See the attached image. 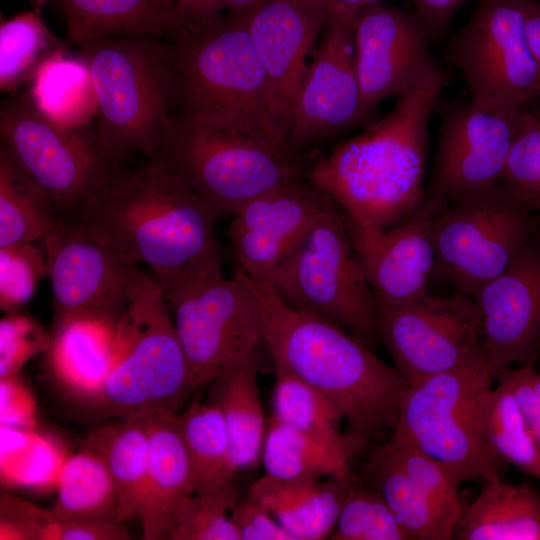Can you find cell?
Wrapping results in <instances>:
<instances>
[{
	"label": "cell",
	"instance_id": "1",
	"mask_svg": "<svg viewBox=\"0 0 540 540\" xmlns=\"http://www.w3.org/2000/svg\"><path fill=\"white\" fill-rule=\"evenodd\" d=\"M68 218L130 262L149 265L153 276L222 270L217 218L157 161L134 170L115 165Z\"/></svg>",
	"mask_w": 540,
	"mask_h": 540
},
{
	"label": "cell",
	"instance_id": "2",
	"mask_svg": "<svg viewBox=\"0 0 540 540\" xmlns=\"http://www.w3.org/2000/svg\"><path fill=\"white\" fill-rule=\"evenodd\" d=\"M446 84L438 68L362 133L340 142L306 171L346 218L387 228L411 215L425 196L428 122Z\"/></svg>",
	"mask_w": 540,
	"mask_h": 540
},
{
	"label": "cell",
	"instance_id": "3",
	"mask_svg": "<svg viewBox=\"0 0 540 540\" xmlns=\"http://www.w3.org/2000/svg\"><path fill=\"white\" fill-rule=\"evenodd\" d=\"M255 287L265 312L262 342L274 368L322 395L345 419L346 433L366 446L393 429L408 386L400 372L343 327L291 308L273 287Z\"/></svg>",
	"mask_w": 540,
	"mask_h": 540
},
{
	"label": "cell",
	"instance_id": "4",
	"mask_svg": "<svg viewBox=\"0 0 540 540\" xmlns=\"http://www.w3.org/2000/svg\"><path fill=\"white\" fill-rule=\"evenodd\" d=\"M250 12L187 23L169 40L176 115L199 125L260 137L293 151L287 121L253 46Z\"/></svg>",
	"mask_w": 540,
	"mask_h": 540
},
{
	"label": "cell",
	"instance_id": "5",
	"mask_svg": "<svg viewBox=\"0 0 540 540\" xmlns=\"http://www.w3.org/2000/svg\"><path fill=\"white\" fill-rule=\"evenodd\" d=\"M96 99L95 136L112 162L150 158L175 117L177 88L169 40L106 37L78 45Z\"/></svg>",
	"mask_w": 540,
	"mask_h": 540
},
{
	"label": "cell",
	"instance_id": "6",
	"mask_svg": "<svg viewBox=\"0 0 540 540\" xmlns=\"http://www.w3.org/2000/svg\"><path fill=\"white\" fill-rule=\"evenodd\" d=\"M182 345L194 391L246 360L262 342L265 312L259 292L240 269L152 276Z\"/></svg>",
	"mask_w": 540,
	"mask_h": 540
},
{
	"label": "cell",
	"instance_id": "7",
	"mask_svg": "<svg viewBox=\"0 0 540 540\" xmlns=\"http://www.w3.org/2000/svg\"><path fill=\"white\" fill-rule=\"evenodd\" d=\"M149 159L179 174L217 219L234 216L258 196L306 175L293 151L178 115Z\"/></svg>",
	"mask_w": 540,
	"mask_h": 540
},
{
	"label": "cell",
	"instance_id": "8",
	"mask_svg": "<svg viewBox=\"0 0 540 540\" xmlns=\"http://www.w3.org/2000/svg\"><path fill=\"white\" fill-rule=\"evenodd\" d=\"M161 289L142 272L120 327L119 357L88 401L100 418L175 411L194 391L186 357Z\"/></svg>",
	"mask_w": 540,
	"mask_h": 540
},
{
	"label": "cell",
	"instance_id": "9",
	"mask_svg": "<svg viewBox=\"0 0 540 540\" xmlns=\"http://www.w3.org/2000/svg\"><path fill=\"white\" fill-rule=\"evenodd\" d=\"M494 376L486 359L408 383L392 437L443 463L459 483L500 478L503 463L481 430V409Z\"/></svg>",
	"mask_w": 540,
	"mask_h": 540
},
{
	"label": "cell",
	"instance_id": "10",
	"mask_svg": "<svg viewBox=\"0 0 540 540\" xmlns=\"http://www.w3.org/2000/svg\"><path fill=\"white\" fill-rule=\"evenodd\" d=\"M273 288L291 308L333 322L369 347L379 340V305L336 206L277 267Z\"/></svg>",
	"mask_w": 540,
	"mask_h": 540
},
{
	"label": "cell",
	"instance_id": "11",
	"mask_svg": "<svg viewBox=\"0 0 540 540\" xmlns=\"http://www.w3.org/2000/svg\"><path fill=\"white\" fill-rule=\"evenodd\" d=\"M537 226L533 211L499 181L442 202L432 219L434 276L474 297L499 275Z\"/></svg>",
	"mask_w": 540,
	"mask_h": 540
},
{
	"label": "cell",
	"instance_id": "12",
	"mask_svg": "<svg viewBox=\"0 0 540 540\" xmlns=\"http://www.w3.org/2000/svg\"><path fill=\"white\" fill-rule=\"evenodd\" d=\"M446 54L479 109L540 113V69L528 44L521 0H479Z\"/></svg>",
	"mask_w": 540,
	"mask_h": 540
},
{
	"label": "cell",
	"instance_id": "13",
	"mask_svg": "<svg viewBox=\"0 0 540 540\" xmlns=\"http://www.w3.org/2000/svg\"><path fill=\"white\" fill-rule=\"evenodd\" d=\"M2 147L49 196L61 219L117 165L109 160L94 132L65 128L21 95L0 109Z\"/></svg>",
	"mask_w": 540,
	"mask_h": 540
},
{
	"label": "cell",
	"instance_id": "14",
	"mask_svg": "<svg viewBox=\"0 0 540 540\" xmlns=\"http://www.w3.org/2000/svg\"><path fill=\"white\" fill-rule=\"evenodd\" d=\"M43 241L54 331L78 321L118 330L142 274L136 264L71 218L61 219Z\"/></svg>",
	"mask_w": 540,
	"mask_h": 540
},
{
	"label": "cell",
	"instance_id": "15",
	"mask_svg": "<svg viewBox=\"0 0 540 540\" xmlns=\"http://www.w3.org/2000/svg\"><path fill=\"white\" fill-rule=\"evenodd\" d=\"M378 305L379 339L408 383L486 359L472 297L454 291L404 305Z\"/></svg>",
	"mask_w": 540,
	"mask_h": 540
},
{
	"label": "cell",
	"instance_id": "16",
	"mask_svg": "<svg viewBox=\"0 0 540 540\" xmlns=\"http://www.w3.org/2000/svg\"><path fill=\"white\" fill-rule=\"evenodd\" d=\"M327 9L319 45L290 111L288 140L296 153L364 120L355 63L356 12Z\"/></svg>",
	"mask_w": 540,
	"mask_h": 540
},
{
	"label": "cell",
	"instance_id": "17",
	"mask_svg": "<svg viewBox=\"0 0 540 540\" xmlns=\"http://www.w3.org/2000/svg\"><path fill=\"white\" fill-rule=\"evenodd\" d=\"M356 71L364 119L392 96H402L439 67L415 12L375 2L353 18Z\"/></svg>",
	"mask_w": 540,
	"mask_h": 540
},
{
	"label": "cell",
	"instance_id": "18",
	"mask_svg": "<svg viewBox=\"0 0 540 540\" xmlns=\"http://www.w3.org/2000/svg\"><path fill=\"white\" fill-rule=\"evenodd\" d=\"M338 206L306 175L247 203L227 235L240 269L258 287H273L277 267L327 212Z\"/></svg>",
	"mask_w": 540,
	"mask_h": 540
},
{
	"label": "cell",
	"instance_id": "19",
	"mask_svg": "<svg viewBox=\"0 0 540 540\" xmlns=\"http://www.w3.org/2000/svg\"><path fill=\"white\" fill-rule=\"evenodd\" d=\"M440 108L436 160L425 196L444 202L497 184L525 112L483 111L471 100Z\"/></svg>",
	"mask_w": 540,
	"mask_h": 540
},
{
	"label": "cell",
	"instance_id": "20",
	"mask_svg": "<svg viewBox=\"0 0 540 540\" xmlns=\"http://www.w3.org/2000/svg\"><path fill=\"white\" fill-rule=\"evenodd\" d=\"M484 353L496 372L534 364L540 352V224L507 267L473 297Z\"/></svg>",
	"mask_w": 540,
	"mask_h": 540
},
{
	"label": "cell",
	"instance_id": "21",
	"mask_svg": "<svg viewBox=\"0 0 540 540\" xmlns=\"http://www.w3.org/2000/svg\"><path fill=\"white\" fill-rule=\"evenodd\" d=\"M441 203L424 196L411 215L387 228L361 225L343 214L353 249L378 303L404 305L429 294L436 261L432 219Z\"/></svg>",
	"mask_w": 540,
	"mask_h": 540
},
{
	"label": "cell",
	"instance_id": "22",
	"mask_svg": "<svg viewBox=\"0 0 540 540\" xmlns=\"http://www.w3.org/2000/svg\"><path fill=\"white\" fill-rule=\"evenodd\" d=\"M327 14V7L316 0H263L250 12L253 46L288 128L291 108L307 72L306 58Z\"/></svg>",
	"mask_w": 540,
	"mask_h": 540
},
{
	"label": "cell",
	"instance_id": "23",
	"mask_svg": "<svg viewBox=\"0 0 540 540\" xmlns=\"http://www.w3.org/2000/svg\"><path fill=\"white\" fill-rule=\"evenodd\" d=\"M134 416L142 421L149 444L146 484L137 513L142 538L165 539L176 507L195 493L192 465L174 410L156 408Z\"/></svg>",
	"mask_w": 540,
	"mask_h": 540
},
{
	"label": "cell",
	"instance_id": "24",
	"mask_svg": "<svg viewBox=\"0 0 540 540\" xmlns=\"http://www.w3.org/2000/svg\"><path fill=\"white\" fill-rule=\"evenodd\" d=\"M358 479L352 473L301 481L264 475L250 486L248 498L266 508L296 540H320L331 537Z\"/></svg>",
	"mask_w": 540,
	"mask_h": 540
},
{
	"label": "cell",
	"instance_id": "25",
	"mask_svg": "<svg viewBox=\"0 0 540 540\" xmlns=\"http://www.w3.org/2000/svg\"><path fill=\"white\" fill-rule=\"evenodd\" d=\"M77 46L106 37L171 40L185 27L175 0H57Z\"/></svg>",
	"mask_w": 540,
	"mask_h": 540
},
{
	"label": "cell",
	"instance_id": "26",
	"mask_svg": "<svg viewBox=\"0 0 540 540\" xmlns=\"http://www.w3.org/2000/svg\"><path fill=\"white\" fill-rule=\"evenodd\" d=\"M454 540H540V494L527 482L486 480L477 497L463 506Z\"/></svg>",
	"mask_w": 540,
	"mask_h": 540
},
{
	"label": "cell",
	"instance_id": "27",
	"mask_svg": "<svg viewBox=\"0 0 540 540\" xmlns=\"http://www.w3.org/2000/svg\"><path fill=\"white\" fill-rule=\"evenodd\" d=\"M258 368L254 353L210 383L207 401L222 413L237 471L257 466L262 457L267 427L258 389Z\"/></svg>",
	"mask_w": 540,
	"mask_h": 540
},
{
	"label": "cell",
	"instance_id": "28",
	"mask_svg": "<svg viewBox=\"0 0 540 540\" xmlns=\"http://www.w3.org/2000/svg\"><path fill=\"white\" fill-rule=\"evenodd\" d=\"M363 482L376 489L411 540H451L459 517L415 483L378 449L365 461Z\"/></svg>",
	"mask_w": 540,
	"mask_h": 540
},
{
	"label": "cell",
	"instance_id": "29",
	"mask_svg": "<svg viewBox=\"0 0 540 540\" xmlns=\"http://www.w3.org/2000/svg\"><path fill=\"white\" fill-rule=\"evenodd\" d=\"M51 364L58 379L88 400L102 386L121 351L120 328L78 321L55 331Z\"/></svg>",
	"mask_w": 540,
	"mask_h": 540
},
{
	"label": "cell",
	"instance_id": "30",
	"mask_svg": "<svg viewBox=\"0 0 540 540\" xmlns=\"http://www.w3.org/2000/svg\"><path fill=\"white\" fill-rule=\"evenodd\" d=\"M104 462L116 489L117 518L137 516L146 484L148 436L137 416L101 425L89 432L85 447Z\"/></svg>",
	"mask_w": 540,
	"mask_h": 540
},
{
	"label": "cell",
	"instance_id": "31",
	"mask_svg": "<svg viewBox=\"0 0 540 540\" xmlns=\"http://www.w3.org/2000/svg\"><path fill=\"white\" fill-rule=\"evenodd\" d=\"M60 220L46 192L1 146L0 248L44 239Z\"/></svg>",
	"mask_w": 540,
	"mask_h": 540
},
{
	"label": "cell",
	"instance_id": "32",
	"mask_svg": "<svg viewBox=\"0 0 540 540\" xmlns=\"http://www.w3.org/2000/svg\"><path fill=\"white\" fill-rule=\"evenodd\" d=\"M32 80L34 104L65 128H81L97 112L90 72L81 57H67L61 50L41 64Z\"/></svg>",
	"mask_w": 540,
	"mask_h": 540
},
{
	"label": "cell",
	"instance_id": "33",
	"mask_svg": "<svg viewBox=\"0 0 540 540\" xmlns=\"http://www.w3.org/2000/svg\"><path fill=\"white\" fill-rule=\"evenodd\" d=\"M274 417L306 436L350 458L366 445L340 432L342 416L318 392L294 375L275 368Z\"/></svg>",
	"mask_w": 540,
	"mask_h": 540
},
{
	"label": "cell",
	"instance_id": "34",
	"mask_svg": "<svg viewBox=\"0 0 540 540\" xmlns=\"http://www.w3.org/2000/svg\"><path fill=\"white\" fill-rule=\"evenodd\" d=\"M177 421L192 465L195 492L232 482L237 471L230 439L220 410L195 396Z\"/></svg>",
	"mask_w": 540,
	"mask_h": 540
},
{
	"label": "cell",
	"instance_id": "35",
	"mask_svg": "<svg viewBox=\"0 0 540 540\" xmlns=\"http://www.w3.org/2000/svg\"><path fill=\"white\" fill-rule=\"evenodd\" d=\"M351 459L274 416L268 420L261 457L265 475L285 481L345 476Z\"/></svg>",
	"mask_w": 540,
	"mask_h": 540
},
{
	"label": "cell",
	"instance_id": "36",
	"mask_svg": "<svg viewBox=\"0 0 540 540\" xmlns=\"http://www.w3.org/2000/svg\"><path fill=\"white\" fill-rule=\"evenodd\" d=\"M486 393L481 409V430L493 454L537 479L540 455L511 387L504 381Z\"/></svg>",
	"mask_w": 540,
	"mask_h": 540
},
{
	"label": "cell",
	"instance_id": "37",
	"mask_svg": "<svg viewBox=\"0 0 540 540\" xmlns=\"http://www.w3.org/2000/svg\"><path fill=\"white\" fill-rule=\"evenodd\" d=\"M64 50L36 10L19 13L0 24V90L14 93L41 64Z\"/></svg>",
	"mask_w": 540,
	"mask_h": 540
},
{
	"label": "cell",
	"instance_id": "38",
	"mask_svg": "<svg viewBox=\"0 0 540 540\" xmlns=\"http://www.w3.org/2000/svg\"><path fill=\"white\" fill-rule=\"evenodd\" d=\"M52 509L71 516L117 517L118 500L113 480L95 452L84 448L62 465Z\"/></svg>",
	"mask_w": 540,
	"mask_h": 540
},
{
	"label": "cell",
	"instance_id": "39",
	"mask_svg": "<svg viewBox=\"0 0 540 540\" xmlns=\"http://www.w3.org/2000/svg\"><path fill=\"white\" fill-rule=\"evenodd\" d=\"M238 498L232 482L185 497L170 518L165 539L241 540L228 515Z\"/></svg>",
	"mask_w": 540,
	"mask_h": 540
},
{
	"label": "cell",
	"instance_id": "40",
	"mask_svg": "<svg viewBox=\"0 0 540 540\" xmlns=\"http://www.w3.org/2000/svg\"><path fill=\"white\" fill-rule=\"evenodd\" d=\"M333 540H411L381 494L360 478L339 514Z\"/></svg>",
	"mask_w": 540,
	"mask_h": 540
},
{
	"label": "cell",
	"instance_id": "41",
	"mask_svg": "<svg viewBox=\"0 0 540 540\" xmlns=\"http://www.w3.org/2000/svg\"><path fill=\"white\" fill-rule=\"evenodd\" d=\"M500 181L522 204L540 212V113L521 115Z\"/></svg>",
	"mask_w": 540,
	"mask_h": 540
},
{
	"label": "cell",
	"instance_id": "42",
	"mask_svg": "<svg viewBox=\"0 0 540 540\" xmlns=\"http://www.w3.org/2000/svg\"><path fill=\"white\" fill-rule=\"evenodd\" d=\"M378 450L442 505L461 512L463 505L458 497L460 483L443 463L414 444L392 436Z\"/></svg>",
	"mask_w": 540,
	"mask_h": 540
},
{
	"label": "cell",
	"instance_id": "43",
	"mask_svg": "<svg viewBox=\"0 0 540 540\" xmlns=\"http://www.w3.org/2000/svg\"><path fill=\"white\" fill-rule=\"evenodd\" d=\"M1 307L15 309L33 295L38 280L46 273L45 255L30 244L0 248Z\"/></svg>",
	"mask_w": 540,
	"mask_h": 540
},
{
	"label": "cell",
	"instance_id": "44",
	"mask_svg": "<svg viewBox=\"0 0 540 540\" xmlns=\"http://www.w3.org/2000/svg\"><path fill=\"white\" fill-rule=\"evenodd\" d=\"M52 340L30 319L9 316L0 324V378L14 375L33 355L50 349Z\"/></svg>",
	"mask_w": 540,
	"mask_h": 540
},
{
	"label": "cell",
	"instance_id": "45",
	"mask_svg": "<svg viewBox=\"0 0 540 540\" xmlns=\"http://www.w3.org/2000/svg\"><path fill=\"white\" fill-rule=\"evenodd\" d=\"M44 540H127L124 522L114 516H71L50 509Z\"/></svg>",
	"mask_w": 540,
	"mask_h": 540
},
{
	"label": "cell",
	"instance_id": "46",
	"mask_svg": "<svg viewBox=\"0 0 540 540\" xmlns=\"http://www.w3.org/2000/svg\"><path fill=\"white\" fill-rule=\"evenodd\" d=\"M512 389L540 455V372L534 364L508 367L494 374Z\"/></svg>",
	"mask_w": 540,
	"mask_h": 540
},
{
	"label": "cell",
	"instance_id": "47",
	"mask_svg": "<svg viewBox=\"0 0 540 540\" xmlns=\"http://www.w3.org/2000/svg\"><path fill=\"white\" fill-rule=\"evenodd\" d=\"M230 518L241 540H296L266 508L249 498L237 502Z\"/></svg>",
	"mask_w": 540,
	"mask_h": 540
},
{
	"label": "cell",
	"instance_id": "48",
	"mask_svg": "<svg viewBox=\"0 0 540 540\" xmlns=\"http://www.w3.org/2000/svg\"><path fill=\"white\" fill-rule=\"evenodd\" d=\"M29 391L16 374L1 378V423L4 426L30 427L35 405Z\"/></svg>",
	"mask_w": 540,
	"mask_h": 540
},
{
	"label": "cell",
	"instance_id": "49",
	"mask_svg": "<svg viewBox=\"0 0 540 540\" xmlns=\"http://www.w3.org/2000/svg\"><path fill=\"white\" fill-rule=\"evenodd\" d=\"M263 0H176V8L184 24L195 23L224 13L245 12Z\"/></svg>",
	"mask_w": 540,
	"mask_h": 540
},
{
	"label": "cell",
	"instance_id": "50",
	"mask_svg": "<svg viewBox=\"0 0 540 540\" xmlns=\"http://www.w3.org/2000/svg\"><path fill=\"white\" fill-rule=\"evenodd\" d=\"M431 39L440 37L459 10L468 0H411Z\"/></svg>",
	"mask_w": 540,
	"mask_h": 540
},
{
	"label": "cell",
	"instance_id": "51",
	"mask_svg": "<svg viewBox=\"0 0 540 540\" xmlns=\"http://www.w3.org/2000/svg\"><path fill=\"white\" fill-rule=\"evenodd\" d=\"M521 2L528 44L540 69V3L535 0H521Z\"/></svg>",
	"mask_w": 540,
	"mask_h": 540
},
{
	"label": "cell",
	"instance_id": "52",
	"mask_svg": "<svg viewBox=\"0 0 540 540\" xmlns=\"http://www.w3.org/2000/svg\"><path fill=\"white\" fill-rule=\"evenodd\" d=\"M327 8H344L357 12L363 6L382 0H316Z\"/></svg>",
	"mask_w": 540,
	"mask_h": 540
},
{
	"label": "cell",
	"instance_id": "53",
	"mask_svg": "<svg viewBox=\"0 0 540 540\" xmlns=\"http://www.w3.org/2000/svg\"><path fill=\"white\" fill-rule=\"evenodd\" d=\"M536 219H537V222L540 224V212H538V213L536 214Z\"/></svg>",
	"mask_w": 540,
	"mask_h": 540
},
{
	"label": "cell",
	"instance_id": "54",
	"mask_svg": "<svg viewBox=\"0 0 540 540\" xmlns=\"http://www.w3.org/2000/svg\"><path fill=\"white\" fill-rule=\"evenodd\" d=\"M37 4H42L44 0H34Z\"/></svg>",
	"mask_w": 540,
	"mask_h": 540
},
{
	"label": "cell",
	"instance_id": "55",
	"mask_svg": "<svg viewBox=\"0 0 540 540\" xmlns=\"http://www.w3.org/2000/svg\"><path fill=\"white\" fill-rule=\"evenodd\" d=\"M175 3H176V0H175Z\"/></svg>",
	"mask_w": 540,
	"mask_h": 540
}]
</instances>
